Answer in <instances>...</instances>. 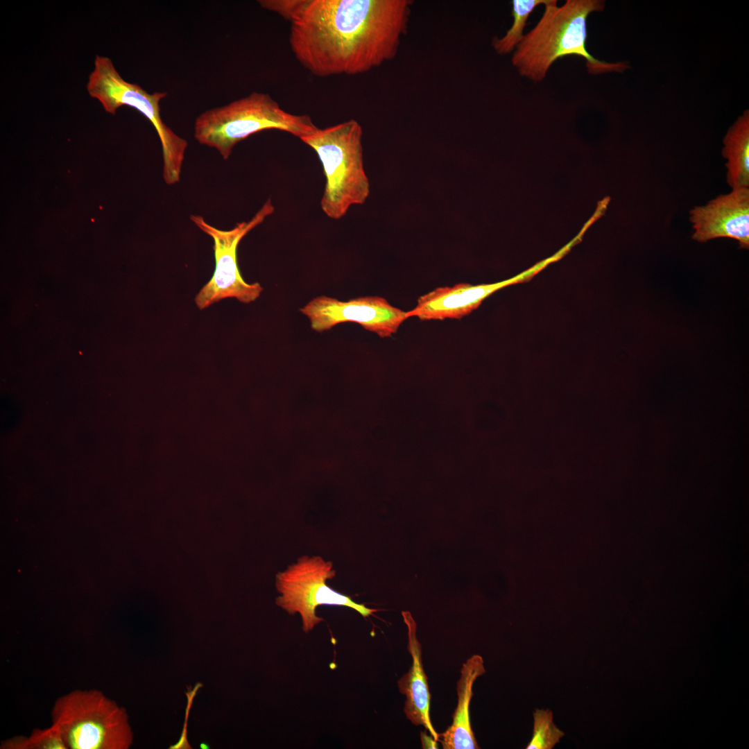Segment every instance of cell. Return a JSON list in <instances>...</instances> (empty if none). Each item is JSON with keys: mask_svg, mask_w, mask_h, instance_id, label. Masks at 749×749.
Returning <instances> with one entry per match:
<instances>
[{"mask_svg": "<svg viewBox=\"0 0 749 749\" xmlns=\"http://www.w3.org/2000/svg\"><path fill=\"white\" fill-rule=\"evenodd\" d=\"M412 5L411 0H310L291 23L290 48L315 76L366 73L395 58Z\"/></svg>", "mask_w": 749, "mask_h": 749, "instance_id": "cell-1", "label": "cell"}, {"mask_svg": "<svg viewBox=\"0 0 749 749\" xmlns=\"http://www.w3.org/2000/svg\"><path fill=\"white\" fill-rule=\"evenodd\" d=\"M604 7L601 0H567L560 6L556 0H548L538 22L513 51V66L520 76L534 82L542 81L552 64L567 55L585 59L592 75L623 72L629 67L626 63L603 62L587 50V19Z\"/></svg>", "mask_w": 749, "mask_h": 749, "instance_id": "cell-2", "label": "cell"}, {"mask_svg": "<svg viewBox=\"0 0 749 749\" xmlns=\"http://www.w3.org/2000/svg\"><path fill=\"white\" fill-rule=\"evenodd\" d=\"M318 128L310 116L289 112L269 94L253 92L199 114L194 123V137L227 160L235 145L256 132L275 129L300 139Z\"/></svg>", "mask_w": 749, "mask_h": 749, "instance_id": "cell-3", "label": "cell"}, {"mask_svg": "<svg viewBox=\"0 0 749 749\" xmlns=\"http://www.w3.org/2000/svg\"><path fill=\"white\" fill-rule=\"evenodd\" d=\"M362 128L355 119L318 128L300 140L318 155L325 177L320 200L322 212L338 220L354 205L363 204L370 193L363 167Z\"/></svg>", "mask_w": 749, "mask_h": 749, "instance_id": "cell-4", "label": "cell"}, {"mask_svg": "<svg viewBox=\"0 0 749 749\" xmlns=\"http://www.w3.org/2000/svg\"><path fill=\"white\" fill-rule=\"evenodd\" d=\"M52 725L67 749H126L132 743L126 712L97 690H75L59 698Z\"/></svg>", "mask_w": 749, "mask_h": 749, "instance_id": "cell-5", "label": "cell"}, {"mask_svg": "<svg viewBox=\"0 0 749 749\" xmlns=\"http://www.w3.org/2000/svg\"><path fill=\"white\" fill-rule=\"evenodd\" d=\"M86 88L89 96L96 98L107 112L115 114L119 107L128 105L139 111L151 122L162 145L164 180L168 185L178 183L188 143L162 119L160 102L167 93L150 94L139 85L126 81L111 59L101 55L94 59V68L89 76Z\"/></svg>", "mask_w": 749, "mask_h": 749, "instance_id": "cell-6", "label": "cell"}, {"mask_svg": "<svg viewBox=\"0 0 749 749\" xmlns=\"http://www.w3.org/2000/svg\"><path fill=\"white\" fill-rule=\"evenodd\" d=\"M335 576L331 561L318 556H302L276 575V588L280 594L276 599V604L290 614L299 613L304 632L313 630L324 621L316 614V608L321 605L350 608L363 617L377 611L357 603L350 596L329 587L327 580Z\"/></svg>", "mask_w": 749, "mask_h": 749, "instance_id": "cell-7", "label": "cell"}, {"mask_svg": "<svg viewBox=\"0 0 749 749\" xmlns=\"http://www.w3.org/2000/svg\"><path fill=\"white\" fill-rule=\"evenodd\" d=\"M275 211L268 198L248 221L237 223L223 230L209 224L200 215L191 214L190 220L214 241L215 269L210 280L195 297L199 309H205L223 299L234 298L243 303L257 299L263 291L258 282L248 284L241 277L237 263V247L241 240Z\"/></svg>", "mask_w": 749, "mask_h": 749, "instance_id": "cell-8", "label": "cell"}, {"mask_svg": "<svg viewBox=\"0 0 749 749\" xmlns=\"http://www.w3.org/2000/svg\"><path fill=\"white\" fill-rule=\"evenodd\" d=\"M300 311L310 321L312 329L322 332L337 324L356 322L381 338L395 334L406 320L408 313L390 304L381 297L367 296L342 302L336 298L319 296L312 299Z\"/></svg>", "mask_w": 749, "mask_h": 749, "instance_id": "cell-9", "label": "cell"}, {"mask_svg": "<svg viewBox=\"0 0 749 749\" xmlns=\"http://www.w3.org/2000/svg\"><path fill=\"white\" fill-rule=\"evenodd\" d=\"M692 239L705 243L716 238L737 240L749 248V188L732 189L689 211Z\"/></svg>", "mask_w": 749, "mask_h": 749, "instance_id": "cell-10", "label": "cell"}, {"mask_svg": "<svg viewBox=\"0 0 749 749\" xmlns=\"http://www.w3.org/2000/svg\"><path fill=\"white\" fill-rule=\"evenodd\" d=\"M512 282L508 280L476 286L460 283L436 288L420 297L416 307L407 311L408 316L422 320L460 319L476 309L485 298Z\"/></svg>", "mask_w": 749, "mask_h": 749, "instance_id": "cell-11", "label": "cell"}, {"mask_svg": "<svg viewBox=\"0 0 749 749\" xmlns=\"http://www.w3.org/2000/svg\"><path fill=\"white\" fill-rule=\"evenodd\" d=\"M407 627L408 651L412 657L409 671L398 680L400 693L406 696L404 711L407 718L415 725H423L435 741L438 734L429 716L431 695L422 659V646L417 637V625L408 611L402 612Z\"/></svg>", "mask_w": 749, "mask_h": 749, "instance_id": "cell-12", "label": "cell"}, {"mask_svg": "<svg viewBox=\"0 0 749 749\" xmlns=\"http://www.w3.org/2000/svg\"><path fill=\"white\" fill-rule=\"evenodd\" d=\"M485 670L481 655H474L463 664L457 682L458 704L451 725L438 734V741L444 749L479 748L470 722V705L473 696V685Z\"/></svg>", "mask_w": 749, "mask_h": 749, "instance_id": "cell-13", "label": "cell"}, {"mask_svg": "<svg viewBox=\"0 0 749 749\" xmlns=\"http://www.w3.org/2000/svg\"><path fill=\"white\" fill-rule=\"evenodd\" d=\"M722 155L727 160L726 180L732 189L749 188V112L746 110L723 138Z\"/></svg>", "mask_w": 749, "mask_h": 749, "instance_id": "cell-14", "label": "cell"}, {"mask_svg": "<svg viewBox=\"0 0 749 749\" xmlns=\"http://www.w3.org/2000/svg\"><path fill=\"white\" fill-rule=\"evenodd\" d=\"M548 0H514L512 15L513 23L501 37H495L492 46L499 55L513 52L524 36V31L532 12L540 5H545Z\"/></svg>", "mask_w": 749, "mask_h": 749, "instance_id": "cell-15", "label": "cell"}, {"mask_svg": "<svg viewBox=\"0 0 749 749\" xmlns=\"http://www.w3.org/2000/svg\"><path fill=\"white\" fill-rule=\"evenodd\" d=\"M3 749H67L58 729L51 724L46 729H36L28 737L17 736L2 742Z\"/></svg>", "mask_w": 749, "mask_h": 749, "instance_id": "cell-16", "label": "cell"}, {"mask_svg": "<svg viewBox=\"0 0 749 749\" xmlns=\"http://www.w3.org/2000/svg\"><path fill=\"white\" fill-rule=\"evenodd\" d=\"M553 718V713L550 710L535 709L533 712V736L526 749H552L560 742L565 734L556 727Z\"/></svg>", "mask_w": 749, "mask_h": 749, "instance_id": "cell-17", "label": "cell"}, {"mask_svg": "<svg viewBox=\"0 0 749 749\" xmlns=\"http://www.w3.org/2000/svg\"><path fill=\"white\" fill-rule=\"evenodd\" d=\"M310 0H260L259 5L264 9L276 12L285 20L291 23L306 8Z\"/></svg>", "mask_w": 749, "mask_h": 749, "instance_id": "cell-18", "label": "cell"}]
</instances>
